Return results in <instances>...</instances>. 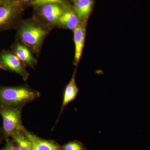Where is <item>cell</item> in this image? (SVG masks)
Returning <instances> with one entry per match:
<instances>
[{"instance_id":"1","label":"cell","mask_w":150,"mask_h":150,"mask_svg":"<svg viewBox=\"0 0 150 150\" xmlns=\"http://www.w3.org/2000/svg\"><path fill=\"white\" fill-rule=\"evenodd\" d=\"M39 92L26 85L18 86H0V105L22 108L40 97Z\"/></svg>"},{"instance_id":"2","label":"cell","mask_w":150,"mask_h":150,"mask_svg":"<svg viewBox=\"0 0 150 150\" xmlns=\"http://www.w3.org/2000/svg\"><path fill=\"white\" fill-rule=\"evenodd\" d=\"M47 33V30L39 23L27 22L19 28L18 35L25 45L36 52L40 49Z\"/></svg>"},{"instance_id":"3","label":"cell","mask_w":150,"mask_h":150,"mask_svg":"<svg viewBox=\"0 0 150 150\" xmlns=\"http://www.w3.org/2000/svg\"><path fill=\"white\" fill-rule=\"evenodd\" d=\"M22 108L0 105V115L3 120V136L5 139H9L15 133L24 129L21 121Z\"/></svg>"},{"instance_id":"4","label":"cell","mask_w":150,"mask_h":150,"mask_svg":"<svg viewBox=\"0 0 150 150\" xmlns=\"http://www.w3.org/2000/svg\"><path fill=\"white\" fill-rule=\"evenodd\" d=\"M0 69L16 73L24 81L29 76L21 60L12 51L3 50L0 53Z\"/></svg>"},{"instance_id":"5","label":"cell","mask_w":150,"mask_h":150,"mask_svg":"<svg viewBox=\"0 0 150 150\" xmlns=\"http://www.w3.org/2000/svg\"><path fill=\"white\" fill-rule=\"evenodd\" d=\"M16 10L11 4L0 6V32L10 29L16 23Z\"/></svg>"},{"instance_id":"6","label":"cell","mask_w":150,"mask_h":150,"mask_svg":"<svg viewBox=\"0 0 150 150\" xmlns=\"http://www.w3.org/2000/svg\"><path fill=\"white\" fill-rule=\"evenodd\" d=\"M86 21H81L74 30L75 46L74 64L77 66L82 54L86 31Z\"/></svg>"},{"instance_id":"7","label":"cell","mask_w":150,"mask_h":150,"mask_svg":"<svg viewBox=\"0 0 150 150\" xmlns=\"http://www.w3.org/2000/svg\"><path fill=\"white\" fill-rule=\"evenodd\" d=\"M23 131L31 143L32 150H62L59 145L53 141L41 139L25 128Z\"/></svg>"},{"instance_id":"8","label":"cell","mask_w":150,"mask_h":150,"mask_svg":"<svg viewBox=\"0 0 150 150\" xmlns=\"http://www.w3.org/2000/svg\"><path fill=\"white\" fill-rule=\"evenodd\" d=\"M12 52L21 62L33 68L37 64V61L33 56L29 49L21 43L17 42L12 46Z\"/></svg>"},{"instance_id":"9","label":"cell","mask_w":150,"mask_h":150,"mask_svg":"<svg viewBox=\"0 0 150 150\" xmlns=\"http://www.w3.org/2000/svg\"><path fill=\"white\" fill-rule=\"evenodd\" d=\"M63 9L56 4H49L42 6L41 13L43 18L49 23L59 22L63 12Z\"/></svg>"},{"instance_id":"10","label":"cell","mask_w":150,"mask_h":150,"mask_svg":"<svg viewBox=\"0 0 150 150\" xmlns=\"http://www.w3.org/2000/svg\"><path fill=\"white\" fill-rule=\"evenodd\" d=\"M76 71L75 70L71 80L65 88L63 94V102L59 118L62 115L65 107L76 98L79 92V89L76 84L75 80Z\"/></svg>"},{"instance_id":"11","label":"cell","mask_w":150,"mask_h":150,"mask_svg":"<svg viewBox=\"0 0 150 150\" xmlns=\"http://www.w3.org/2000/svg\"><path fill=\"white\" fill-rule=\"evenodd\" d=\"M80 22L74 10L68 9L63 11L58 23L63 27L69 29L74 30Z\"/></svg>"},{"instance_id":"12","label":"cell","mask_w":150,"mask_h":150,"mask_svg":"<svg viewBox=\"0 0 150 150\" xmlns=\"http://www.w3.org/2000/svg\"><path fill=\"white\" fill-rule=\"evenodd\" d=\"M93 4V0H76L74 10L80 21L86 22L91 12Z\"/></svg>"},{"instance_id":"13","label":"cell","mask_w":150,"mask_h":150,"mask_svg":"<svg viewBox=\"0 0 150 150\" xmlns=\"http://www.w3.org/2000/svg\"><path fill=\"white\" fill-rule=\"evenodd\" d=\"M11 138L17 144L20 150H32L31 143L23 131H17Z\"/></svg>"},{"instance_id":"14","label":"cell","mask_w":150,"mask_h":150,"mask_svg":"<svg viewBox=\"0 0 150 150\" xmlns=\"http://www.w3.org/2000/svg\"><path fill=\"white\" fill-rule=\"evenodd\" d=\"M83 145L78 141L69 142L62 148V150H83Z\"/></svg>"},{"instance_id":"15","label":"cell","mask_w":150,"mask_h":150,"mask_svg":"<svg viewBox=\"0 0 150 150\" xmlns=\"http://www.w3.org/2000/svg\"><path fill=\"white\" fill-rule=\"evenodd\" d=\"M6 144L1 150H20L18 145L13 140L6 139Z\"/></svg>"},{"instance_id":"16","label":"cell","mask_w":150,"mask_h":150,"mask_svg":"<svg viewBox=\"0 0 150 150\" xmlns=\"http://www.w3.org/2000/svg\"><path fill=\"white\" fill-rule=\"evenodd\" d=\"M62 0H33L31 4L33 6H38L49 4H57L62 2Z\"/></svg>"},{"instance_id":"17","label":"cell","mask_w":150,"mask_h":150,"mask_svg":"<svg viewBox=\"0 0 150 150\" xmlns=\"http://www.w3.org/2000/svg\"><path fill=\"white\" fill-rule=\"evenodd\" d=\"M3 138L2 128L0 126V144L1 143Z\"/></svg>"},{"instance_id":"18","label":"cell","mask_w":150,"mask_h":150,"mask_svg":"<svg viewBox=\"0 0 150 150\" xmlns=\"http://www.w3.org/2000/svg\"><path fill=\"white\" fill-rule=\"evenodd\" d=\"M4 0H0V6L4 4Z\"/></svg>"},{"instance_id":"19","label":"cell","mask_w":150,"mask_h":150,"mask_svg":"<svg viewBox=\"0 0 150 150\" xmlns=\"http://www.w3.org/2000/svg\"><path fill=\"white\" fill-rule=\"evenodd\" d=\"M21 1L23 2H28L30 0H21Z\"/></svg>"},{"instance_id":"20","label":"cell","mask_w":150,"mask_h":150,"mask_svg":"<svg viewBox=\"0 0 150 150\" xmlns=\"http://www.w3.org/2000/svg\"><path fill=\"white\" fill-rule=\"evenodd\" d=\"M8 1H13L14 0H8Z\"/></svg>"}]
</instances>
